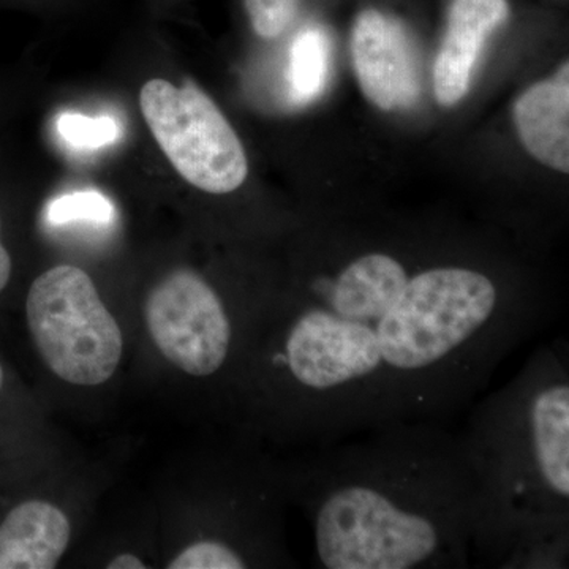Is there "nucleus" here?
<instances>
[{"instance_id": "1", "label": "nucleus", "mask_w": 569, "mask_h": 569, "mask_svg": "<svg viewBox=\"0 0 569 569\" xmlns=\"http://www.w3.org/2000/svg\"><path fill=\"white\" fill-rule=\"evenodd\" d=\"M274 323L268 400L280 426L321 447L378 427L447 426L545 320L477 266L413 269L369 250L313 276Z\"/></svg>"}, {"instance_id": "2", "label": "nucleus", "mask_w": 569, "mask_h": 569, "mask_svg": "<svg viewBox=\"0 0 569 569\" xmlns=\"http://www.w3.org/2000/svg\"><path fill=\"white\" fill-rule=\"evenodd\" d=\"M323 569H452L475 560L478 479L462 433L391 425L321 445L293 475Z\"/></svg>"}, {"instance_id": "3", "label": "nucleus", "mask_w": 569, "mask_h": 569, "mask_svg": "<svg viewBox=\"0 0 569 569\" xmlns=\"http://www.w3.org/2000/svg\"><path fill=\"white\" fill-rule=\"evenodd\" d=\"M462 437L478 479L475 557L500 568L567 567V348L535 351L507 387L478 403Z\"/></svg>"}, {"instance_id": "4", "label": "nucleus", "mask_w": 569, "mask_h": 569, "mask_svg": "<svg viewBox=\"0 0 569 569\" xmlns=\"http://www.w3.org/2000/svg\"><path fill=\"white\" fill-rule=\"evenodd\" d=\"M24 316L41 361L66 383L99 387L121 365V328L81 268L41 272L26 295Z\"/></svg>"}, {"instance_id": "5", "label": "nucleus", "mask_w": 569, "mask_h": 569, "mask_svg": "<svg viewBox=\"0 0 569 569\" xmlns=\"http://www.w3.org/2000/svg\"><path fill=\"white\" fill-rule=\"evenodd\" d=\"M140 107L152 137L174 170L206 193L234 192L246 182L244 146L216 102L187 81L176 88L167 80L142 86Z\"/></svg>"}, {"instance_id": "6", "label": "nucleus", "mask_w": 569, "mask_h": 569, "mask_svg": "<svg viewBox=\"0 0 569 569\" xmlns=\"http://www.w3.org/2000/svg\"><path fill=\"white\" fill-rule=\"evenodd\" d=\"M144 320L160 355L187 376H217L233 353L230 310L216 288L190 269H176L152 288Z\"/></svg>"}, {"instance_id": "7", "label": "nucleus", "mask_w": 569, "mask_h": 569, "mask_svg": "<svg viewBox=\"0 0 569 569\" xmlns=\"http://www.w3.org/2000/svg\"><path fill=\"white\" fill-rule=\"evenodd\" d=\"M351 58L362 93L383 111L407 110L421 93L417 52L399 21L365 10L351 32Z\"/></svg>"}, {"instance_id": "8", "label": "nucleus", "mask_w": 569, "mask_h": 569, "mask_svg": "<svg viewBox=\"0 0 569 569\" xmlns=\"http://www.w3.org/2000/svg\"><path fill=\"white\" fill-rule=\"evenodd\" d=\"M508 17V0H452L433 66V91L441 107H455L467 96L479 56Z\"/></svg>"}, {"instance_id": "9", "label": "nucleus", "mask_w": 569, "mask_h": 569, "mask_svg": "<svg viewBox=\"0 0 569 569\" xmlns=\"http://www.w3.org/2000/svg\"><path fill=\"white\" fill-rule=\"evenodd\" d=\"M71 537L61 508L41 498H20L0 507V569L58 567Z\"/></svg>"}, {"instance_id": "10", "label": "nucleus", "mask_w": 569, "mask_h": 569, "mask_svg": "<svg viewBox=\"0 0 569 569\" xmlns=\"http://www.w3.org/2000/svg\"><path fill=\"white\" fill-rule=\"evenodd\" d=\"M515 123L527 151L546 167L569 171V69L539 81L516 100Z\"/></svg>"}, {"instance_id": "11", "label": "nucleus", "mask_w": 569, "mask_h": 569, "mask_svg": "<svg viewBox=\"0 0 569 569\" xmlns=\"http://www.w3.org/2000/svg\"><path fill=\"white\" fill-rule=\"evenodd\" d=\"M331 41L323 29L309 26L296 36L290 51L291 102L309 104L325 92L328 82Z\"/></svg>"}, {"instance_id": "12", "label": "nucleus", "mask_w": 569, "mask_h": 569, "mask_svg": "<svg viewBox=\"0 0 569 569\" xmlns=\"http://www.w3.org/2000/svg\"><path fill=\"white\" fill-rule=\"evenodd\" d=\"M58 132L70 146L80 149H97L118 140L119 127L108 116L88 118V116L66 112L59 118Z\"/></svg>"}, {"instance_id": "13", "label": "nucleus", "mask_w": 569, "mask_h": 569, "mask_svg": "<svg viewBox=\"0 0 569 569\" xmlns=\"http://www.w3.org/2000/svg\"><path fill=\"white\" fill-rule=\"evenodd\" d=\"M170 569H244L249 563L238 550L216 539H200L187 546L168 563Z\"/></svg>"}, {"instance_id": "14", "label": "nucleus", "mask_w": 569, "mask_h": 569, "mask_svg": "<svg viewBox=\"0 0 569 569\" xmlns=\"http://www.w3.org/2000/svg\"><path fill=\"white\" fill-rule=\"evenodd\" d=\"M112 216V204L99 192H77L63 194L52 201L50 219L54 223L89 220V222H107Z\"/></svg>"}, {"instance_id": "15", "label": "nucleus", "mask_w": 569, "mask_h": 569, "mask_svg": "<svg viewBox=\"0 0 569 569\" xmlns=\"http://www.w3.org/2000/svg\"><path fill=\"white\" fill-rule=\"evenodd\" d=\"M299 0H246V10L254 32L276 39L287 31L298 13Z\"/></svg>"}, {"instance_id": "16", "label": "nucleus", "mask_w": 569, "mask_h": 569, "mask_svg": "<svg viewBox=\"0 0 569 569\" xmlns=\"http://www.w3.org/2000/svg\"><path fill=\"white\" fill-rule=\"evenodd\" d=\"M13 257H11L9 247L3 239V219L0 213V296L9 290L11 279H13Z\"/></svg>"}, {"instance_id": "17", "label": "nucleus", "mask_w": 569, "mask_h": 569, "mask_svg": "<svg viewBox=\"0 0 569 569\" xmlns=\"http://www.w3.org/2000/svg\"><path fill=\"white\" fill-rule=\"evenodd\" d=\"M108 569H144L148 568L144 561L140 557L133 556V553H119L118 557L110 560L107 565Z\"/></svg>"}, {"instance_id": "18", "label": "nucleus", "mask_w": 569, "mask_h": 569, "mask_svg": "<svg viewBox=\"0 0 569 569\" xmlns=\"http://www.w3.org/2000/svg\"><path fill=\"white\" fill-rule=\"evenodd\" d=\"M7 392H9V372H7V367L0 359V406L6 403Z\"/></svg>"}]
</instances>
